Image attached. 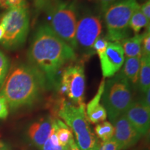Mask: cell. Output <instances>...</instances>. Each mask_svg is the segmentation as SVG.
<instances>
[{"label": "cell", "mask_w": 150, "mask_h": 150, "mask_svg": "<svg viewBox=\"0 0 150 150\" xmlns=\"http://www.w3.org/2000/svg\"><path fill=\"white\" fill-rule=\"evenodd\" d=\"M29 64L38 71L47 87L59 86V73L63 66L75 61V50L58 36L48 24H42L33 35L29 51Z\"/></svg>", "instance_id": "cell-1"}, {"label": "cell", "mask_w": 150, "mask_h": 150, "mask_svg": "<svg viewBox=\"0 0 150 150\" xmlns=\"http://www.w3.org/2000/svg\"><path fill=\"white\" fill-rule=\"evenodd\" d=\"M47 86L46 81L30 64L17 65L7 75L0 95L11 109L30 106L40 97Z\"/></svg>", "instance_id": "cell-2"}, {"label": "cell", "mask_w": 150, "mask_h": 150, "mask_svg": "<svg viewBox=\"0 0 150 150\" xmlns=\"http://www.w3.org/2000/svg\"><path fill=\"white\" fill-rule=\"evenodd\" d=\"M40 8L48 16V25L54 32L73 50H76L75 33L79 16L74 1L43 0Z\"/></svg>", "instance_id": "cell-3"}, {"label": "cell", "mask_w": 150, "mask_h": 150, "mask_svg": "<svg viewBox=\"0 0 150 150\" xmlns=\"http://www.w3.org/2000/svg\"><path fill=\"white\" fill-rule=\"evenodd\" d=\"M57 112L59 117L74 134L79 149H95L98 140L90 127L85 104L75 105L65 99H62Z\"/></svg>", "instance_id": "cell-4"}, {"label": "cell", "mask_w": 150, "mask_h": 150, "mask_svg": "<svg viewBox=\"0 0 150 150\" xmlns=\"http://www.w3.org/2000/svg\"><path fill=\"white\" fill-rule=\"evenodd\" d=\"M140 4L137 0H117L104 9V19L109 42H120L128 38L129 22Z\"/></svg>", "instance_id": "cell-5"}, {"label": "cell", "mask_w": 150, "mask_h": 150, "mask_svg": "<svg viewBox=\"0 0 150 150\" xmlns=\"http://www.w3.org/2000/svg\"><path fill=\"white\" fill-rule=\"evenodd\" d=\"M102 105L112 123L125 114L132 103L131 86L120 73L105 81Z\"/></svg>", "instance_id": "cell-6"}, {"label": "cell", "mask_w": 150, "mask_h": 150, "mask_svg": "<svg viewBox=\"0 0 150 150\" xmlns=\"http://www.w3.org/2000/svg\"><path fill=\"white\" fill-rule=\"evenodd\" d=\"M30 16L25 0L18 6L8 9L1 18L5 33L0 44L6 50L20 48L25 42L29 31Z\"/></svg>", "instance_id": "cell-7"}, {"label": "cell", "mask_w": 150, "mask_h": 150, "mask_svg": "<svg viewBox=\"0 0 150 150\" xmlns=\"http://www.w3.org/2000/svg\"><path fill=\"white\" fill-rule=\"evenodd\" d=\"M102 34V21L100 16L87 11L78 17L75 33L76 49H80L86 56L95 53L93 45Z\"/></svg>", "instance_id": "cell-8"}, {"label": "cell", "mask_w": 150, "mask_h": 150, "mask_svg": "<svg viewBox=\"0 0 150 150\" xmlns=\"http://www.w3.org/2000/svg\"><path fill=\"white\" fill-rule=\"evenodd\" d=\"M60 92L70 99L75 105L84 104L86 76L83 63L65 67L59 78Z\"/></svg>", "instance_id": "cell-9"}, {"label": "cell", "mask_w": 150, "mask_h": 150, "mask_svg": "<svg viewBox=\"0 0 150 150\" xmlns=\"http://www.w3.org/2000/svg\"><path fill=\"white\" fill-rule=\"evenodd\" d=\"M99 58L104 78H111L123 65L125 54L119 42H109L106 51Z\"/></svg>", "instance_id": "cell-10"}, {"label": "cell", "mask_w": 150, "mask_h": 150, "mask_svg": "<svg viewBox=\"0 0 150 150\" xmlns=\"http://www.w3.org/2000/svg\"><path fill=\"white\" fill-rule=\"evenodd\" d=\"M113 124V138L122 149H127L135 145L142 136L129 122L125 115L118 117Z\"/></svg>", "instance_id": "cell-11"}, {"label": "cell", "mask_w": 150, "mask_h": 150, "mask_svg": "<svg viewBox=\"0 0 150 150\" xmlns=\"http://www.w3.org/2000/svg\"><path fill=\"white\" fill-rule=\"evenodd\" d=\"M124 115L141 136L147 134L149 129L150 108L140 102H132Z\"/></svg>", "instance_id": "cell-12"}, {"label": "cell", "mask_w": 150, "mask_h": 150, "mask_svg": "<svg viewBox=\"0 0 150 150\" xmlns=\"http://www.w3.org/2000/svg\"><path fill=\"white\" fill-rule=\"evenodd\" d=\"M54 122V117L47 116L41 118L30 125L28 135L33 145L40 149L51 134Z\"/></svg>", "instance_id": "cell-13"}, {"label": "cell", "mask_w": 150, "mask_h": 150, "mask_svg": "<svg viewBox=\"0 0 150 150\" xmlns=\"http://www.w3.org/2000/svg\"><path fill=\"white\" fill-rule=\"evenodd\" d=\"M140 59L141 57L125 58V62L119 73L132 85L138 84L139 74Z\"/></svg>", "instance_id": "cell-14"}, {"label": "cell", "mask_w": 150, "mask_h": 150, "mask_svg": "<svg viewBox=\"0 0 150 150\" xmlns=\"http://www.w3.org/2000/svg\"><path fill=\"white\" fill-rule=\"evenodd\" d=\"M142 34H136L134 36L127 38L120 42L126 58L141 57Z\"/></svg>", "instance_id": "cell-15"}, {"label": "cell", "mask_w": 150, "mask_h": 150, "mask_svg": "<svg viewBox=\"0 0 150 150\" xmlns=\"http://www.w3.org/2000/svg\"><path fill=\"white\" fill-rule=\"evenodd\" d=\"M138 84L142 93L150 88V56H141Z\"/></svg>", "instance_id": "cell-16"}, {"label": "cell", "mask_w": 150, "mask_h": 150, "mask_svg": "<svg viewBox=\"0 0 150 150\" xmlns=\"http://www.w3.org/2000/svg\"><path fill=\"white\" fill-rule=\"evenodd\" d=\"M54 123H55L56 132L60 145L67 147L70 140L74 138L72 130L67 126L64 122L58 118H55Z\"/></svg>", "instance_id": "cell-17"}, {"label": "cell", "mask_w": 150, "mask_h": 150, "mask_svg": "<svg viewBox=\"0 0 150 150\" xmlns=\"http://www.w3.org/2000/svg\"><path fill=\"white\" fill-rule=\"evenodd\" d=\"M149 22L150 21L142 13L139 6L132 14L129 22V29L132 30L135 34H138L143 28L149 29Z\"/></svg>", "instance_id": "cell-18"}, {"label": "cell", "mask_w": 150, "mask_h": 150, "mask_svg": "<svg viewBox=\"0 0 150 150\" xmlns=\"http://www.w3.org/2000/svg\"><path fill=\"white\" fill-rule=\"evenodd\" d=\"M95 132L102 142L110 139L114 135V127L110 122L104 121L98 123L95 127Z\"/></svg>", "instance_id": "cell-19"}, {"label": "cell", "mask_w": 150, "mask_h": 150, "mask_svg": "<svg viewBox=\"0 0 150 150\" xmlns=\"http://www.w3.org/2000/svg\"><path fill=\"white\" fill-rule=\"evenodd\" d=\"M10 69V61L7 56L0 51V90L8 74Z\"/></svg>", "instance_id": "cell-20"}, {"label": "cell", "mask_w": 150, "mask_h": 150, "mask_svg": "<svg viewBox=\"0 0 150 150\" xmlns=\"http://www.w3.org/2000/svg\"><path fill=\"white\" fill-rule=\"evenodd\" d=\"M121 147L115 138L112 137L110 139L104 142L97 141L95 150H121Z\"/></svg>", "instance_id": "cell-21"}, {"label": "cell", "mask_w": 150, "mask_h": 150, "mask_svg": "<svg viewBox=\"0 0 150 150\" xmlns=\"http://www.w3.org/2000/svg\"><path fill=\"white\" fill-rule=\"evenodd\" d=\"M142 56H150V31L149 29L145 30L142 33L141 41Z\"/></svg>", "instance_id": "cell-22"}, {"label": "cell", "mask_w": 150, "mask_h": 150, "mask_svg": "<svg viewBox=\"0 0 150 150\" xmlns=\"http://www.w3.org/2000/svg\"><path fill=\"white\" fill-rule=\"evenodd\" d=\"M108 42L109 41L106 38L100 36L94 43L93 50L94 52H96L99 57H100L106 51Z\"/></svg>", "instance_id": "cell-23"}, {"label": "cell", "mask_w": 150, "mask_h": 150, "mask_svg": "<svg viewBox=\"0 0 150 150\" xmlns=\"http://www.w3.org/2000/svg\"><path fill=\"white\" fill-rule=\"evenodd\" d=\"M24 1V0H0V7L8 10L18 6Z\"/></svg>", "instance_id": "cell-24"}, {"label": "cell", "mask_w": 150, "mask_h": 150, "mask_svg": "<svg viewBox=\"0 0 150 150\" xmlns=\"http://www.w3.org/2000/svg\"><path fill=\"white\" fill-rule=\"evenodd\" d=\"M41 150H69L68 147H63L61 145L56 146L54 145L52 143L51 140L50 139V138L45 142V143L43 144V145L40 147Z\"/></svg>", "instance_id": "cell-25"}, {"label": "cell", "mask_w": 150, "mask_h": 150, "mask_svg": "<svg viewBox=\"0 0 150 150\" xmlns=\"http://www.w3.org/2000/svg\"><path fill=\"white\" fill-rule=\"evenodd\" d=\"M8 115V106L7 102L0 95V119H6Z\"/></svg>", "instance_id": "cell-26"}, {"label": "cell", "mask_w": 150, "mask_h": 150, "mask_svg": "<svg viewBox=\"0 0 150 150\" xmlns=\"http://www.w3.org/2000/svg\"><path fill=\"white\" fill-rule=\"evenodd\" d=\"M140 8L145 18L150 21V1L147 0L142 5H140Z\"/></svg>", "instance_id": "cell-27"}, {"label": "cell", "mask_w": 150, "mask_h": 150, "mask_svg": "<svg viewBox=\"0 0 150 150\" xmlns=\"http://www.w3.org/2000/svg\"><path fill=\"white\" fill-rule=\"evenodd\" d=\"M142 94H143V96L140 102L146 107L150 108V88L146 91L145 93H142Z\"/></svg>", "instance_id": "cell-28"}, {"label": "cell", "mask_w": 150, "mask_h": 150, "mask_svg": "<svg viewBox=\"0 0 150 150\" xmlns=\"http://www.w3.org/2000/svg\"><path fill=\"white\" fill-rule=\"evenodd\" d=\"M68 148L69 150H80L77 145H76V143L75 142L74 138H72V139L70 140V142H69Z\"/></svg>", "instance_id": "cell-29"}, {"label": "cell", "mask_w": 150, "mask_h": 150, "mask_svg": "<svg viewBox=\"0 0 150 150\" xmlns=\"http://www.w3.org/2000/svg\"><path fill=\"white\" fill-rule=\"evenodd\" d=\"M98 1L101 4H102V5L103 6V9L104 10L106 7L111 4L114 3L115 1H117V0H98Z\"/></svg>", "instance_id": "cell-30"}, {"label": "cell", "mask_w": 150, "mask_h": 150, "mask_svg": "<svg viewBox=\"0 0 150 150\" xmlns=\"http://www.w3.org/2000/svg\"><path fill=\"white\" fill-rule=\"evenodd\" d=\"M5 33V24L3 22H0V41L3 38Z\"/></svg>", "instance_id": "cell-31"}, {"label": "cell", "mask_w": 150, "mask_h": 150, "mask_svg": "<svg viewBox=\"0 0 150 150\" xmlns=\"http://www.w3.org/2000/svg\"><path fill=\"white\" fill-rule=\"evenodd\" d=\"M43 0H35V6H36V7L38 8H40L41 4H42Z\"/></svg>", "instance_id": "cell-32"}, {"label": "cell", "mask_w": 150, "mask_h": 150, "mask_svg": "<svg viewBox=\"0 0 150 150\" xmlns=\"http://www.w3.org/2000/svg\"><path fill=\"white\" fill-rule=\"evenodd\" d=\"M3 147H4V144L1 142H0V148H1Z\"/></svg>", "instance_id": "cell-33"}]
</instances>
